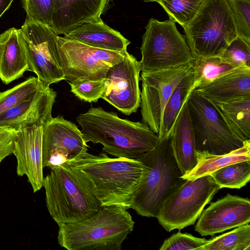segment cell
Listing matches in <instances>:
<instances>
[{
    "label": "cell",
    "instance_id": "36",
    "mask_svg": "<svg viewBox=\"0 0 250 250\" xmlns=\"http://www.w3.org/2000/svg\"><path fill=\"white\" fill-rule=\"evenodd\" d=\"M17 132L18 130L13 128L0 125V163L13 153Z\"/></svg>",
    "mask_w": 250,
    "mask_h": 250
},
{
    "label": "cell",
    "instance_id": "24",
    "mask_svg": "<svg viewBox=\"0 0 250 250\" xmlns=\"http://www.w3.org/2000/svg\"><path fill=\"white\" fill-rule=\"evenodd\" d=\"M197 163L190 171L182 176L184 180H192L209 175L215 171L232 163L250 161V140L244 145L228 153L213 155L196 152Z\"/></svg>",
    "mask_w": 250,
    "mask_h": 250
},
{
    "label": "cell",
    "instance_id": "35",
    "mask_svg": "<svg viewBox=\"0 0 250 250\" xmlns=\"http://www.w3.org/2000/svg\"><path fill=\"white\" fill-rule=\"evenodd\" d=\"M209 240L196 237L187 233L179 231L166 239L159 250H200Z\"/></svg>",
    "mask_w": 250,
    "mask_h": 250
},
{
    "label": "cell",
    "instance_id": "22",
    "mask_svg": "<svg viewBox=\"0 0 250 250\" xmlns=\"http://www.w3.org/2000/svg\"><path fill=\"white\" fill-rule=\"evenodd\" d=\"M64 37L90 46L125 52L130 42L102 20L85 22L72 29Z\"/></svg>",
    "mask_w": 250,
    "mask_h": 250
},
{
    "label": "cell",
    "instance_id": "1",
    "mask_svg": "<svg viewBox=\"0 0 250 250\" xmlns=\"http://www.w3.org/2000/svg\"><path fill=\"white\" fill-rule=\"evenodd\" d=\"M83 185L102 206L130 208L142 174L137 159L110 158L86 152L81 158L66 162Z\"/></svg>",
    "mask_w": 250,
    "mask_h": 250
},
{
    "label": "cell",
    "instance_id": "21",
    "mask_svg": "<svg viewBox=\"0 0 250 250\" xmlns=\"http://www.w3.org/2000/svg\"><path fill=\"white\" fill-rule=\"evenodd\" d=\"M187 100L176 118L170 134L173 153L183 175L192 170L197 163L194 136Z\"/></svg>",
    "mask_w": 250,
    "mask_h": 250
},
{
    "label": "cell",
    "instance_id": "27",
    "mask_svg": "<svg viewBox=\"0 0 250 250\" xmlns=\"http://www.w3.org/2000/svg\"><path fill=\"white\" fill-rule=\"evenodd\" d=\"M250 225L240 226L209 239L200 250H250Z\"/></svg>",
    "mask_w": 250,
    "mask_h": 250
},
{
    "label": "cell",
    "instance_id": "8",
    "mask_svg": "<svg viewBox=\"0 0 250 250\" xmlns=\"http://www.w3.org/2000/svg\"><path fill=\"white\" fill-rule=\"evenodd\" d=\"M220 189L211 174L186 180L163 202L156 217L158 223L168 232L194 224Z\"/></svg>",
    "mask_w": 250,
    "mask_h": 250
},
{
    "label": "cell",
    "instance_id": "28",
    "mask_svg": "<svg viewBox=\"0 0 250 250\" xmlns=\"http://www.w3.org/2000/svg\"><path fill=\"white\" fill-rule=\"evenodd\" d=\"M210 174L220 189L241 188L250 181V161L232 163Z\"/></svg>",
    "mask_w": 250,
    "mask_h": 250
},
{
    "label": "cell",
    "instance_id": "26",
    "mask_svg": "<svg viewBox=\"0 0 250 250\" xmlns=\"http://www.w3.org/2000/svg\"><path fill=\"white\" fill-rule=\"evenodd\" d=\"M195 88L207 84L236 68L224 62L221 57L194 58L193 62Z\"/></svg>",
    "mask_w": 250,
    "mask_h": 250
},
{
    "label": "cell",
    "instance_id": "7",
    "mask_svg": "<svg viewBox=\"0 0 250 250\" xmlns=\"http://www.w3.org/2000/svg\"><path fill=\"white\" fill-rule=\"evenodd\" d=\"M169 19L160 21L149 20L141 47L140 70L146 73L176 67L191 63L194 58L185 36Z\"/></svg>",
    "mask_w": 250,
    "mask_h": 250
},
{
    "label": "cell",
    "instance_id": "38",
    "mask_svg": "<svg viewBox=\"0 0 250 250\" xmlns=\"http://www.w3.org/2000/svg\"><path fill=\"white\" fill-rule=\"evenodd\" d=\"M144 0L145 2H154V1H156V2H157L158 3V2L160 0Z\"/></svg>",
    "mask_w": 250,
    "mask_h": 250
},
{
    "label": "cell",
    "instance_id": "25",
    "mask_svg": "<svg viewBox=\"0 0 250 250\" xmlns=\"http://www.w3.org/2000/svg\"><path fill=\"white\" fill-rule=\"evenodd\" d=\"M193 83V70L182 79L174 90L166 105L163 113V138L170 136L174 123L183 104L192 90L195 89Z\"/></svg>",
    "mask_w": 250,
    "mask_h": 250
},
{
    "label": "cell",
    "instance_id": "19",
    "mask_svg": "<svg viewBox=\"0 0 250 250\" xmlns=\"http://www.w3.org/2000/svg\"><path fill=\"white\" fill-rule=\"evenodd\" d=\"M195 89L208 100L219 103L250 96V66L236 67Z\"/></svg>",
    "mask_w": 250,
    "mask_h": 250
},
{
    "label": "cell",
    "instance_id": "15",
    "mask_svg": "<svg viewBox=\"0 0 250 250\" xmlns=\"http://www.w3.org/2000/svg\"><path fill=\"white\" fill-rule=\"evenodd\" d=\"M250 222V199L228 193L203 209L194 229L202 236H212Z\"/></svg>",
    "mask_w": 250,
    "mask_h": 250
},
{
    "label": "cell",
    "instance_id": "17",
    "mask_svg": "<svg viewBox=\"0 0 250 250\" xmlns=\"http://www.w3.org/2000/svg\"><path fill=\"white\" fill-rule=\"evenodd\" d=\"M57 92L44 83L28 99L7 110L0 116V125L16 130L34 125H43L52 117Z\"/></svg>",
    "mask_w": 250,
    "mask_h": 250
},
{
    "label": "cell",
    "instance_id": "33",
    "mask_svg": "<svg viewBox=\"0 0 250 250\" xmlns=\"http://www.w3.org/2000/svg\"><path fill=\"white\" fill-rule=\"evenodd\" d=\"M238 37L250 44V0H228Z\"/></svg>",
    "mask_w": 250,
    "mask_h": 250
},
{
    "label": "cell",
    "instance_id": "14",
    "mask_svg": "<svg viewBox=\"0 0 250 250\" xmlns=\"http://www.w3.org/2000/svg\"><path fill=\"white\" fill-rule=\"evenodd\" d=\"M140 71L139 62L126 51L122 61L108 69L101 98L126 115L136 112L141 104Z\"/></svg>",
    "mask_w": 250,
    "mask_h": 250
},
{
    "label": "cell",
    "instance_id": "32",
    "mask_svg": "<svg viewBox=\"0 0 250 250\" xmlns=\"http://www.w3.org/2000/svg\"><path fill=\"white\" fill-rule=\"evenodd\" d=\"M26 13L25 20L50 27L56 0H21Z\"/></svg>",
    "mask_w": 250,
    "mask_h": 250
},
{
    "label": "cell",
    "instance_id": "11",
    "mask_svg": "<svg viewBox=\"0 0 250 250\" xmlns=\"http://www.w3.org/2000/svg\"><path fill=\"white\" fill-rule=\"evenodd\" d=\"M193 70V62L180 66L143 73L140 77L142 122L163 138V116L166 105L176 86Z\"/></svg>",
    "mask_w": 250,
    "mask_h": 250
},
{
    "label": "cell",
    "instance_id": "12",
    "mask_svg": "<svg viewBox=\"0 0 250 250\" xmlns=\"http://www.w3.org/2000/svg\"><path fill=\"white\" fill-rule=\"evenodd\" d=\"M65 80L105 79L108 69L122 61L125 52L98 48L65 37H58Z\"/></svg>",
    "mask_w": 250,
    "mask_h": 250
},
{
    "label": "cell",
    "instance_id": "29",
    "mask_svg": "<svg viewBox=\"0 0 250 250\" xmlns=\"http://www.w3.org/2000/svg\"><path fill=\"white\" fill-rule=\"evenodd\" d=\"M38 77H30L4 91H0V116L32 96L43 85Z\"/></svg>",
    "mask_w": 250,
    "mask_h": 250
},
{
    "label": "cell",
    "instance_id": "4",
    "mask_svg": "<svg viewBox=\"0 0 250 250\" xmlns=\"http://www.w3.org/2000/svg\"><path fill=\"white\" fill-rule=\"evenodd\" d=\"M127 210L116 206H102L83 222L60 225L58 243L68 250H121L135 224Z\"/></svg>",
    "mask_w": 250,
    "mask_h": 250
},
{
    "label": "cell",
    "instance_id": "37",
    "mask_svg": "<svg viewBox=\"0 0 250 250\" xmlns=\"http://www.w3.org/2000/svg\"><path fill=\"white\" fill-rule=\"evenodd\" d=\"M13 0H0V18L7 10Z\"/></svg>",
    "mask_w": 250,
    "mask_h": 250
},
{
    "label": "cell",
    "instance_id": "23",
    "mask_svg": "<svg viewBox=\"0 0 250 250\" xmlns=\"http://www.w3.org/2000/svg\"><path fill=\"white\" fill-rule=\"evenodd\" d=\"M211 102L231 132L243 141L250 140V96L225 103Z\"/></svg>",
    "mask_w": 250,
    "mask_h": 250
},
{
    "label": "cell",
    "instance_id": "10",
    "mask_svg": "<svg viewBox=\"0 0 250 250\" xmlns=\"http://www.w3.org/2000/svg\"><path fill=\"white\" fill-rule=\"evenodd\" d=\"M30 70L50 85L64 80L57 35L49 26L25 20L19 29Z\"/></svg>",
    "mask_w": 250,
    "mask_h": 250
},
{
    "label": "cell",
    "instance_id": "3",
    "mask_svg": "<svg viewBox=\"0 0 250 250\" xmlns=\"http://www.w3.org/2000/svg\"><path fill=\"white\" fill-rule=\"evenodd\" d=\"M137 159L142 174L130 208L141 216L156 217L164 201L186 181L174 156L170 136L159 140Z\"/></svg>",
    "mask_w": 250,
    "mask_h": 250
},
{
    "label": "cell",
    "instance_id": "9",
    "mask_svg": "<svg viewBox=\"0 0 250 250\" xmlns=\"http://www.w3.org/2000/svg\"><path fill=\"white\" fill-rule=\"evenodd\" d=\"M187 105L196 152L222 155L244 145L245 141L231 132L212 102L196 89L189 95Z\"/></svg>",
    "mask_w": 250,
    "mask_h": 250
},
{
    "label": "cell",
    "instance_id": "31",
    "mask_svg": "<svg viewBox=\"0 0 250 250\" xmlns=\"http://www.w3.org/2000/svg\"><path fill=\"white\" fill-rule=\"evenodd\" d=\"M68 83L71 92L75 96L89 103L96 102L101 98L107 86L105 79L98 80L77 79Z\"/></svg>",
    "mask_w": 250,
    "mask_h": 250
},
{
    "label": "cell",
    "instance_id": "2",
    "mask_svg": "<svg viewBox=\"0 0 250 250\" xmlns=\"http://www.w3.org/2000/svg\"><path fill=\"white\" fill-rule=\"evenodd\" d=\"M76 121L86 143L101 144L104 152L116 158L137 159L159 140L147 124L121 119L101 107L90 108Z\"/></svg>",
    "mask_w": 250,
    "mask_h": 250
},
{
    "label": "cell",
    "instance_id": "18",
    "mask_svg": "<svg viewBox=\"0 0 250 250\" xmlns=\"http://www.w3.org/2000/svg\"><path fill=\"white\" fill-rule=\"evenodd\" d=\"M110 0H56L50 27L65 35L85 22L101 20Z\"/></svg>",
    "mask_w": 250,
    "mask_h": 250
},
{
    "label": "cell",
    "instance_id": "6",
    "mask_svg": "<svg viewBox=\"0 0 250 250\" xmlns=\"http://www.w3.org/2000/svg\"><path fill=\"white\" fill-rule=\"evenodd\" d=\"M184 30L194 58L221 57L238 36L228 0H204Z\"/></svg>",
    "mask_w": 250,
    "mask_h": 250
},
{
    "label": "cell",
    "instance_id": "34",
    "mask_svg": "<svg viewBox=\"0 0 250 250\" xmlns=\"http://www.w3.org/2000/svg\"><path fill=\"white\" fill-rule=\"evenodd\" d=\"M221 58L235 67L250 66V44L238 36L226 48Z\"/></svg>",
    "mask_w": 250,
    "mask_h": 250
},
{
    "label": "cell",
    "instance_id": "16",
    "mask_svg": "<svg viewBox=\"0 0 250 250\" xmlns=\"http://www.w3.org/2000/svg\"><path fill=\"white\" fill-rule=\"evenodd\" d=\"M43 125H34L18 130L13 153L18 176L26 175L33 192L42 187V135Z\"/></svg>",
    "mask_w": 250,
    "mask_h": 250
},
{
    "label": "cell",
    "instance_id": "5",
    "mask_svg": "<svg viewBox=\"0 0 250 250\" xmlns=\"http://www.w3.org/2000/svg\"><path fill=\"white\" fill-rule=\"evenodd\" d=\"M50 169L42 187L48 211L58 226L83 222L98 211L100 204L66 162Z\"/></svg>",
    "mask_w": 250,
    "mask_h": 250
},
{
    "label": "cell",
    "instance_id": "13",
    "mask_svg": "<svg viewBox=\"0 0 250 250\" xmlns=\"http://www.w3.org/2000/svg\"><path fill=\"white\" fill-rule=\"evenodd\" d=\"M87 145L81 131L62 116L52 117L43 125L42 165L50 168L82 157Z\"/></svg>",
    "mask_w": 250,
    "mask_h": 250
},
{
    "label": "cell",
    "instance_id": "20",
    "mask_svg": "<svg viewBox=\"0 0 250 250\" xmlns=\"http://www.w3.org/2000/svg\"><path fill=\"white\" fill-rule=\"evenodd\" d=\"M30 70L22 36L12 27L0 35V79L8 84Z\"/></svg>",
    "mask_w": 250,
    "mask_h": 250
},
{
    "label": "cell",
    "instance_id": "30",
    "mask_svg": "<svg viewBox=\"0 0 250 250\" xmlns=\"http://www.w3.org/2000/svg\"><path fill=\"white\" fill-rule=\"evenodd\" d=\"M204 0H160L162 6L169 17L183 28L186 27L196 15Z\"/></svg>",
    "mask_w": 250,
    "mask_h": 250
}]
</instances>
